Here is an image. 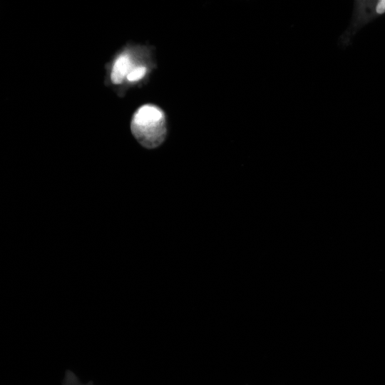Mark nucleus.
Returning a JSON list of instances; mask_svg holds the SVG:
<instances>
[{
    "label": "nucleus",
    "instance_id": "1",
    "mask_svg": "<svg viewBox=\"0 0 385 385\" xmlns=\"http://www.w3.org/2000/svg\"><path fill=\"white\" fill-rule=\"evenodd\" d=\"M155 66L151 46L127 43L105 65L104 84L123 97L130 88L145 83Z\"/></svg>",
    "mask_w": 385,
    "mask_h": 385
},
{
    "label": "nucleus",
    "instance_id": "2",
    "mask_svg": "<svg viewBox=\"0 0 385 385\" xmlns=\"http://www.w3.org/2000/svg\"><path fill=\"white\" fill-rule=\"evenodd\" d=\"M130 129L142 146L148 149L159 146L164 141L167 133L163 111L155 105H143L133 113Z\"/></svg>",
    "mask_w": 385,
    "mask_h": 385
},
{
    "label": "nucleus",
    "instance_id": "3",
    "mask_svg": "<svg viewBox=\"0 0 385 385\" xmlns=\"http://www.w3.org/2000/svg\"><path fill=\"white\" fill-rule=\"evenodd\" d=\"M384 14L385 0L354 1L350 25L340 36L339 43L348 46L360 29Z\"/></svg>",
    "mask_w": 385,
    "mask_h": 385
},
{
    "label": "nucleus",
    "instance_id": "4",
    "mask_svg": "<svg viewBox=\"0 0 385 385\" xmlns=\"http://www.w3.org/2000/svg\"><path fill=\"white\" fill-rule=\"evenodd\" d=\"M61 385H95L92 381H89L86 384H83L77 375L71 370L67 369L65 371V374L63 380L61 381Z\"/></svg>",
    "mask_w": 385,
    "mask_h": 385
}]
</instances>
